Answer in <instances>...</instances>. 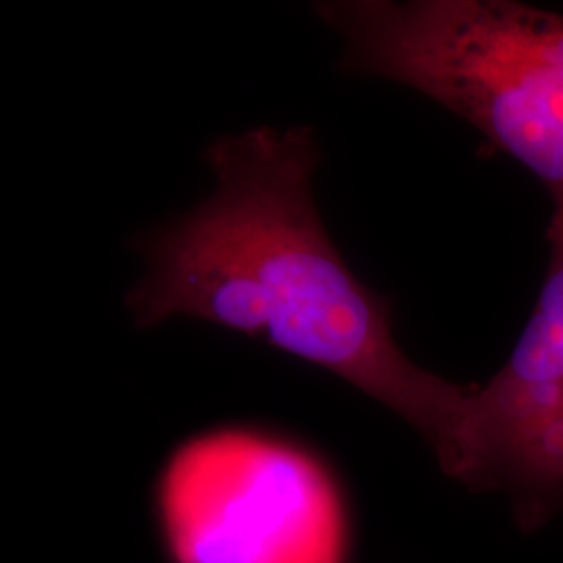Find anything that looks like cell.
Segmentation results:
<instances>
[{"label":"cell","instance_id":"3957f363","mask_svg":"<svg viewBox=\"0 0 563 563\" xmlns=\"http://www.w3.org/2000/svg\"><path fill=\"white\" fill-rule=\"evenodd\" d=\"M176 563H339L341 505L323 463L255 428L180 444L159 481Z\"/></svg>","mask_w":563,"mask_h":563},{"label":"cell","instance_id":"7a4b0ae2","mask_svg":"<svg viewBox=\"0 0 563 563\" xmlns=\"http://www.w3.org/2000/svg\"><path fill=\"white\" fill-rule=\"evenodd\" d=\"M341 71L407 86L522 165L563 220V13L514 0H323Z\"/></svg>","mask_w":563,"mask_h":563},{"label":"cell","instance_id":"277c9868","mask_svg":"<svg viewBox=\"0 0 563 563\" xmlns=\"http://www.w3.org/2000/svg\"><path fill=\"white\" fill-rule=\"evenodd\" d=\"M549 265L511 355L470 401L462 484L504 493L523 532L563 514V220H549Z\"/></svg>","mask_w":563,"mask_h":563},{"label":"cell","instance_id":"6da1fadb","mask_svg":"<svg viewBox=\"0 0 563 563\" xmlns=\"http://www.w3.org/2000/svg\"><path fill=\"white\" fill-rule=\"evenodd\" d=\"M205 162L216 190L141 242L136 323L195 318L323 367L409 423L462 483L474 384L407 357L390 305L344 262L313 199V130L255 128L209 144Z\"/></svg>","mask_w":563,"mask_h":563}]
</instances>
